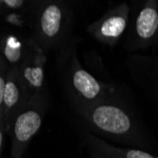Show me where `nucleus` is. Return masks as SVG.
Here are the masks:
<instances>
[{"label": "nucleus", "instance_id": "f8f14e48", "mask_svg": "<svg viewBox=\"0 0 158 158\" xmlns=\"http://www.w3.org/2000/svg\"><path fill=\"white\" fill-rule=\"evenodd\" d=\"M24 4H25V1H22V0H6V1H2L3 8H6L9 10H18Z\"/></svg>", "mask_w": 158, "mask_h": 158}, {"label": "nucleus", "instance_id": "9b49d317", "mask_svg": "<svg viewBox=\"0 0 158 158\" xmlns=\"http://www.w3.org/2000/svg\"><path fill=\"white\" fill-rule=\"evenodd\" d=\"M9 68L10 66L3 58V56L0 55V118H3V98Z\"/></svg>", "mask_w": 158, "mask_h": 158}, {"label": "nucleus", "instance_id": "f03ea898", "mask_svg": "<svg viewBox=\"0 0 158 158\" xmlns=\"http://www.w3.org/2000/svg\"><path fill=\"white\" fill-rule=\"evenodd\" d=\"M70 22V10L62 1L42 2L35 10L34 34L36 44L44 48L59 45Z\"/></svg>", "mask_w": 158, "mask_h": 158}, {"label": "nucleus", "instance_id": "9d476101", "mask_svg": "<svg viewBox=\"0 0 158 158\" xmlns=\"http://www.w3.org/2000/svg\"><path fill=\"white\" fill-rule=\"evenodd\" d=\"M27 52V43L24 46L15 36L9 35L0 40V55L9 64V66L19 65Z\"/></svg>", "mask_w": 158, "mask_h": 158}, {"label": "nucleus", "instance_id": "20e7f679", "mask_svg": "<svg viewBox=\"0 0 158 158\" xmlns=\"http://www.w3.org/2000/svg\"><path fill=\"white\" fill-rule=\"evenodd\" d=\"M69 85L80 102V107L102 102L108 96V87L83 69L73 59L69 72Z\"/></svg>", "mask_w": 158, "mask_h": 158}, {"label": "nucleus", "instance_id": "39448f33", "mask_svg": "<svg viewBox=\"0 0 158 158\" xmlns=\"http://www.w3.org/2000/svg\"><path fill=\"white\" fill-rule=\"evenodd\" d=\"M46 55L36 42H27V52L19 64V71L28 99L41 95L45 81Z\"/></svg>", "mask_w": 158, "mask_h": 158}, {"label": "nucleus", "instance_id": "f257e3e1", "mask_svg": "<svg viewBox=\"0 0 158 158\" xmlns=\"http://www.w3.org/2000/svg\"><path fill=\"white\" fill-rule=\"evenodd\" d=\"M81 118L95 133L118 142L143 145L144 137L135 118L117 102L104 99L80 107Z\"/></svg>", "mask_w": 158, "mask_h": 158}, {"label": "nucleus", "instance_id": "6e6552de", "mask_svg": "<svg viewBox=\"0 0 158 158\" xmlns=\"http://www.w3.org/2000/svg\"><path fill=\"white\" fill-rule=\"evenodd\" d=\"M158 43V1H147L138 11L132 32L131 47L146 48Z\"/></svg>", "mask_w": 158, "mask_h": 158}, {"label": "nucleus", "instance_id": "423d86ee", "mask_svg": "<svg viewBox=\"0 0 158 158\" xmlns=\"http://www.w3.org/2000/svg\"><path fill=\"white\" fill-rule=\"evenodd\" d=\"M130 9L126 3L118 5L90 25L88 31L98 41L110 46L114 45L125 32Z\"/></svg>", "mask_w": 158, "mask_h": 158}, {"label": "nucleus", "instance_id": "ddd939ff", "mask_svg": "<svg viewBox=\"0 0 158 158\" xmlns=\"http://www.w3.org/2000/svg\"><path fill=\"white\" fill-rule=\"evenodd\" d=\"M6 133H7V130H6L4 118H0V154H1V150H2L3 141H4V135Z\"/></svg>", "mask_w": 158, "mask_h": 158}, {"label": "nucleus", "instance_id": "7ed1b4c3", "mask_svg": "<svg viewBox=\"0 0 158 158\" xmlns=\"http://www.w3.org/2000/svg\"><path fill=\"white\" fill-rule=\"evenodd\" d=\"M45 102L42 94L32 98L14 118L8 133L11 138V158H22L38 133L45 118Z\"/></svg>", "mask_w": 158, "mask_h": 158}, {"label": "nucleus", "instance_id": "1a4fd4ad", "mask_svg": "<svg viewBox=\"0 0 158 158\" xmlns=\"http://www.w3.org/2000/svg\"><path fill=\"white\" fill-rule=\"evenodd\" d=\"M84 139L94 158H158V156L141 150L113 146L92 134H86Z\"/></svg>", "mask_w": 158, "mask_h": 158}, {"label": "nucleus", "instance_id": "0eeeda50", "mask_svg": "<svg viewBox=\"0 0 158 158\" xmlns=\"http://www.w3.org/2000/svg\"><path fill=\"white\" fill-rule=\"evenodd\" d=\"M28 102L30 99L21 79L19 65L10 66L3 98V118L7 133L10 132L14 118Z\"/></svg>", "mask_w": 158, "mask_h": 158}]
</instances>
